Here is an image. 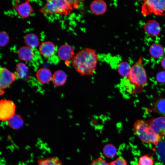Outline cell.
<instances>
[{"mask_svg":"<svg viewBox=\"0 0 165 165\" xmlns=\"http://www.w3.org/2000/svg\"><path fill=\"white\" fill-rule=\"evenodd\" d=\"M125 78L123 84L129 93L138 94L143 91L147 83V76L141 56L131 67L129 75Z\"/></svg>","mask_w":165,"mask_h":165,"instance_id":"1","label":"cell"},{"mask_svg":"<svg viewBox=\"0 0 165 165\" xmlns=\"http://www.w3.org/2000/svg\"><path fill=\"white\" fill-rule=\"evenodd\" d=\"M98 57L95 50L89 48L82 49L72 59V65L81 75H91L96 69Z\"/></svg>","mask_w":165,"mask_h":165,"instance_id":"2","label":"cell"},{"mask_svg":"<svg viewBox=\"0 0 165 165\" xmlns=\"http://www.w3.org/2000/svg\"><path fill=\"white\" fill-rule=\"evenodd\" d=\"M133 128L134 134L144 143L157 145L161 139L162 137L155 132L145 120H137Z\"/></svg>","mask_w":165,"mask_h":165,"instance_id":"3","label":"cell"},{"mask_svg":"<svg viewBox=\"0 0 165 165\" xmlns=\"http://www.w3.org/2000/svg\"><path fill=\"white\" fill-rule=\"evenodd\" d=\"M73 9L68 0H51L48 1L39 11L46 14L57 13L68 15Z\"/></svg>","mask_w":165,"mask_h":165,"instance_id":"4","label":"cell"},{"mask_svg":"<svg viewBox=\"0 0 165 165\" xmlns=\"http://www.w3.org/2000/svg\"><path fill=\"white\" fill-rule=\"evenodd\" d=\"M141 12L144 16L151 14L165 15V0L144 1L141 7Z\"/></svg>","mask_w":165,"mask_h":165,"instance_id":"5","label":"cell"},{"mask_svg":"<svg viewBox=\"0 0 165 165\" xmlns=\"http://www.w3.org/2000/svg\"><path fill=\"white\" fill-rule=\"evenodd\" d=\"M16 106L10 100H1L0 102V119L4 121L9 120L15 114Z\"/></svg>","mask_w":165,"mask_h":165,"instance_id":"6","label":"cell"},{"mask_svg":"<svg viewBox=\"0 0 165 165\" xmlns=\"http://www.w3.org/2000/svg\"><path fill=\"white\" fill-rule=\"evenodd\" d=\"M151 128L161 137L165 136V117L153 118L147 121Z\"/></svg>","mask_w":165,"mask_h":165,"instance_id":"7","label":"cell"},{"mask_svg":"<svg viewBox=\"0 0 165 165\" xmlns=\"http://www.w3.org/2000/svg\"><path fill=\"white\" fill-rule=\"evenodd\" d=\"M0 88L3 89L9 86L17 78L15 73L11 72L5 68H0Z\"/></svg>","mask_w":165,"mask_h":165,"instance_id":"8","label":"cell"},{"mask_svg":"<svg viewBox=\"0 0 165 165\" xmlns=\"http://www.w3.org/2000/svg\"><path fill=\"white\" fill-rule=\"evenodd\" d=\"M145 31L150 37H154L158 35L161 32V28L158 22L155 20H150L144 24Z\"/></svg>","mask_w":165,"mask_h":165,"instance_id":"9","label":"cell"},{"mask_svg":"<svg viewBox=\"0 0 165 165\" xmlns=\"http://www.w3.org/2000/svg\"><path fill=\"white\" fill-rule=\"evenodd\" d=\"M74 54L73 48L68 44H63L59 47L57 55L59 58L62 60L66 61L72 59Z\"/></svg>","mask_w":165,"mask_h":165,"instance_id":"10","label":"cell"},{"mask_svg":"<svg viewBox=\"0 0 165 165\" xmlns=\"http://www.w3.org/2000/svg\"><path fill=\"white\" fill-rule=\"evenodd\" d=\"M14 7L18 15L23 18L28 17L33 11V7L28 1L20 5L16 3Z\"/></svg>","mask_w":165,"mask_h":165,"instance_id":"11","label":"cell"},{"mask_svg":"<svg viewBox=\"0 0 165 165\" xmlns=\"http://www.w3.org/2000/svg\"><path fill=\"white\" fill-rule=\"evenodd\" d=\"M90 9L92 13L97 15L104 14L107 10V5L104 1L96 0L91 3Z\"/></svg>","mask_w":165,"mask_h":165,"instance_id":"12","label":"cell"},{"mask_svg":"<svg viewBox=\"0 0 165 165\" xmlns=\"http://www.w3.org/2000/svg\"><path fill=\"white\" fill-rule=\"evenodd\" d=\"M55 47L53 43L50 41L42 42L39 47L40 53L43 56L49 57L54 53Z\"/></svg>","mask_w":165,"mask_h":165,"instance_id":"13","label":"cell"},{"mask_svg":"<svg viewBox=\"0 0 165 165\" xmlns=\"http://www.w3.org/2000/svg\"><path fill=\"white\" fill-rule=\"evenodd\" d=\"M17 54L20 60L25 61H29L33 58L34 52L32 48L27 46H24L19 49Z\"/></svg>","mask_w":165,"mask_h":165,"instance_id":"14","label":"cell"},{"mask_svg":"<svg viewBox=\"0 0 165 165\" xmlns=\"http://www.w3.org/2000/svg\"><path fill=\"white\" fill-rule=\"evenodd\" d=\"M52 74L50 71L46 68L39 69L36 73V77L41 83L45 84L49 82L52 79Z\"/></svg>","mask_w":165,"mask_h":165,"instance_id":"15","label":"cell"},{"mask_svg":"<svg viewBox=\"0 0 165 165\" xmlns=\"http://www.w3.org/2000/svg\"><path fill=\"white\" fill-rule=\"evenodd\" d=\"M149 53L152 57L155 59L161 57L164 53L163 47L160 44L154 43L152 44L149 48Z\"/></svg>","mask_w":165,"mask_h":165,"instance_id":"16","label":"cell"},{"mask_svg":"<svg viewBox=\"0 0 165 165\" xmlns=\"http://www.w3.org/2000/svg\"><path fill=\"white\" fill-rule=\"evenodd\" d=\"M67 80V75L64 72L59 70L56 71L52 77L53 84L57 86L63 85Z\"/></svg>","mask_w":165,"mask_h":165,"instance_id":"17","label":"cell"},{"mask_svg":"<svg viewBox=\"0 0 165 165\" xmlns=\"http://www.w3.org/2000/svg\"><path fill=\"white\" fill-rule=\"evenodd\" d=\"M24 42L27 46L31 48L38 47L39 43L38 37L33 33L26 35L24 37Z\"/></svg>","mask_w":165,"mask_h":165,"instance_id":"18","label":"cell"},{"mask_svg":"<svg viewBox=\"0 0 165 165\" xmlns=\"http://www.w3.org/2000/svg\"><path fill=\"white\" fill-rule=\"evenodd\" d=\"M131 67L127 61H122L118 65L117 71L119 74L124 77H127L130 73Z\"/></svg>","mask_w":165,"mask_h":165,"instance_id":"19","label":"cell"},{"mask_svg":"<svg viewBox=\"0 0 165 165\" xmlns=\"http://www.w3.org/2000/svg\"><path fill=\"white\" fill-rule=\"evenodd\" d=\"M24 121L21 116L18 114H15L8 120L9 127L14 130H18L22 127Z\"/></svg>","mask_w":165,"mask_h":165,"instance_id":"20","label":"cell"},{"mask_svg":"<svg viewBox=\"0 0 165 165\" xmlns=\"http://www.w3.org/2000/svg\"><path fill=\"white\" fill-rule=\"evenodd\" d=\"M152 110L160 114H165V98H160L157 99L154 104Z\"/></svg>","mask_w":165,"mask_h":165,"instance_id":"21","label":"cell"},{"mask_svg":"<svg viewBox=\"0 0 165 165\" xmlns=\"http://www.w3.org/2000/svg\"><path fill=\"white\" fill-rule=\"evenodd\" d=\"M37 163L38 165H63L61 161L55 157L39 159Z\"/></svg>","mask_w":165,"mask_h":165,"instance_id":"22","label":"cell"},{"mask_svg":"<svg viewBox=\"0 0 165 165\" xmlns=\"http://www.w3.org/2000/svg\"><path fill=\"white\" fill-rule=\"evenodd\" d=\"M16 71L15 73L16 78L23 79L27 76L28 68L24 63H19L16 65Z\"/></svg>","mask_w":165,"mask_h":165,"instance_id":"23","label":"cell"},{"mask_svg":"<svg viewBox=\"0 0 165 165\" xmlns=\"http://www.w3.org/2000/svg\"><path fill=\"white\" fill-rule=\"evenodd\" d=\"M103 152L104 155L108 158H112L116 155L117 150L116 148L112 145H106L103 148Z\"/></svg>","mask_w":165,"mask_h":165,"instance_id":"24","label":"cell"},{"mask_svg":"<svg viewBox=\"0 0 165 165\" xmlns=\"http://www.w3.org/2000/svg\"><path fill=\"white\" fill-rule=\"evenodd\" d=\"M154 161L149 155H145L139 159L138 165H153Z\"/></svg>","mask_w":165,"mask_h":165,"instance_id":"25","label":"cell"},{"mask_svg":"<svg viewBox=\"0 0 165 165\" xmlns=\"http://www.w3.org/2000/svg\"><path fill=\"white\" fill-rule=\"evenodd\" d=\"M9 37L7 34L4 31L0 32V46H4L7 45L9 42Z\"/></svg>","mask_w":165,"mask_h":165,"instance_id":"26","label":"cell"},{"mask_svg":"<svg viewBox=\"0 0 165 165\" xmlns=\"http://www.w3.org/2000/svg\"><path fill=\"white\" fill-rule=\"evenodd\" d=\"M90 165H110L102 157L100 156L94 160Z\"/></svg>","mask_w":165,"mask_h":165,"instance_id":"27","label":"cell"},{"mask_svg":"<svg viewBox=\"0 0 165 165\" xmlns=\"http://www.w3.org/2000/svg\"><path fill=\"white\" fill-rule=\"evenodd\" d=\"M110 165H127L126 160L123 157H119L111 162Z\"/></svg>","mask_w":165,"mask_h":165,"instance_id":"28","label":"cell"},{"mask_svg":"<svg viewBox=\"0 0 165 165\" xmlns=\"http://www.w3.org/2000/svg\"><path fill=\"white\" fill-rule=\"evenodd\" d=\"M157 81L160 83L165 82V71L160 72L156 75Z\"/></svg>","mask_w":165,"mask_h":165,"instance_id":"29","label":"cell"},{"mask_svg":"<svg viewBox=\"0 0 165 165\" xmlns=\"http://www.w3.org/2000/svg\"><path fill=\"white\" fill-rule=\"evenodd\" d=\"M161 64L162 67L165 70V56L162 58L161 61Z\"/></svg>","mask_w":165,"mask_h":165,"instance_id":"30","label":"cell"},{"mask_svg":"<svg viewBox=\"0 0 165 165\" xmlns=\"http://www.w3.org/2000/svg\"><path fill=\"white\" fill-rule=\"evenodd\" d=\"M1 91H0V95H1L2 94L4 93V92L3 91V89H1Z\"/></svg>","mask_w":165,"mask_h":165,"instance_id":"31","label":"cell"}]
</instances>
